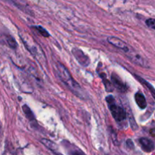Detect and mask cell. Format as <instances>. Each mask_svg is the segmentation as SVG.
<instances>
[{
    "label": "cell",
    "instance_id": "6da1fadb",
    "mask_svg": "<svg viewBox=\"0 0 155 155\" xmlns=\"http://www.w3.org/2000/svg\"><path fill=\"white\" fill-rule=\"evenodd\" d=\"M56 70L61 80L71 89V92H74L76 95L80 96V98H84V92L82 89L81 86L73 78L68 68L60 62H57Z\"/></svg>",
    "mask_w": 155,
    "mask_h": 155
},
{
    "label": "cell",
    "instance_id": "7a4b0ae2",
    "mask_svg": "<svg viewBox=\"0 0 155 155\" xmlns=\"http://www.w3.org/2000/svg\"><path fill=\"white\" fill-rule=\"evenodd\" d=\"M106 101L114 119L117 123L124 122L127 118V112L122 105L117 101L113 95L106 97Z\"/></svg>",
    "mask_w": 155,
    "mask_h": 155
},
{
    "label": "cell",
    "instance_id": "3957f363",
    "mask_svg": "<svg viewBox=\"0 0 155 155\" xmlns=\"http://www.w3.org/2000/svg\"><path fill=\"white\" fill-rule=\"evenodd\" d=\"M126 54H127V56L128 57V58L132 62L136 64V65H139V66L142 67V68H148V66H149L148 61L141 54H139V53L135 51L134 50L130 49Z\"/></svg>",
    "mask_w": 155,
    "mask_h": 155
},
{
    "label": "cell",
    "instance_id": "277c9868",
    "mask_svg": "<svg viewBox=\"0 0 155 155\" xmlns=\"http://www.w3.org/2000/svg\"><path fill=\"white\" fill-rule=\"evenodd\" d=\"M72 53L74 54V58L77 60L80 64H81L83 67L89 66L90 61H89V57L82 51L81 49L77 48H74L72 49Z\"/></svg>",
    "mask_w": 155,
    "mask_h": 155
},
{
    "label": "cell",
    "instance_id": "5b68a950",
    "mask_svg": "<svg viewBox=\"0 0 155 155\" xmlns=\"http://www.w3.org/2000/svg\"><path fill=\"white\" fill-rule=\"evenodd\" d=\"M107 42L111 44V45H113L114 46L124 51L125 53H127L130 50V48L126 42H124V41L121 40L119 38L115 37V36H110V37L107 38Z\"/></svg>",
    "mask_w": 155,
    "mask_h": 155
},
{
    "label": "cell",
    "instance_id": "8992f818",
    "mask_svg": "<svg viewBox=\"0 0 155 155\" xmlns=\"http://www.w3.org/2000/svg\"><path fill=\"white\" fill-rule=\"evenodd\" d=\"M111 82L113 83V86L120 92H125L127 89V86H125L123 80L120 78L119 76L117 75L114 73L111 74Z\"/></svg>",
    "mask_w": 155,
    "mask_h": 155
},
{
    "label": "cell",
    "instance_id": "52a82bcc",
    "mask_svg": "<svg viewBox=\"0 0 155 155\" xmlns=\"http://www.w3.org/2000/svg\"><path fill=\"white\" fill-rule=\"evenodd\" d=\"M139 143L142 148L145 152H151L154 148V145L152 141L147 138H141L139 139Z\"/></svg>",
    "mask_w": 155,
    "mask_h": 155
},
{
    "label": "cell",
    "instance_id": "ba28073f",
    "mask_svg": "<svg viewBox=\"0 0 155 155\" xmlns=\"http://www.w3.org/2000/svg\"><path fill=\"white\" fill-rule=\"evenodd\" d=\"M41 142H42V143L43 144V145H45L47 148H48L50 151H52L54 154L62 155L60 153V151H59V149H58V148L57 145H56V144H54V142H51V141L48 140V139H42Z\"/></svg>",
    "mask_w": 155,
    "mask_h": 155
},
{
    "label": "cell",
    "instance_id": "9c48e42d",
    "mask_svg": "<svg viewBox=\"0 0 155 155\" xmlns=\"http://www.w3.org/2000/svg\"><path fill=\"white\" fill-rule=\"evenodd\" d=\"M135 100L137 104V105L140 107L141 109H145L147 107V101L145 99V97L144 96L143 94L140 92H136L135 95Z\"/></svg>",
    "mask_w": 155,
    "mask_h": 155
},
{
    "label": "cell",
    "instance_id": "30bf717a",
    "mask_svg": "<svg viewBox=\"0 0 155 155\" xmlns=\"http://www.w3.org/2000/svg\"><path fill=\"white\" fill-rule=\"evenodd\" d=\"M22 109L23 110H24V113H25L27 117L30 120H35L34 115H33V113L32 112V110H30V108L28 107V106L24 104V105L22 107Z\"/></svg>",
    "mask_w": 155,
    "mask_h": 155
},
{
    "label": "cell",
    "instance_id": "8fae6325",
    "mask_svg": "<svg viewBox=\"0 0 155 155\" xmlns=\"http://www.w3.org/2000/svg\"><path fill=\"white\" fill-rule=\"evenodd\" d=\"M70 145V148H71V149L69 150L70 154L71 155H86L83 151L79 149V148H77V147L74 146L73 145Z\"/></svg>",
    "mask_w": 155,
    "mask_h": 155
},
{
    "label": "cell",
    "instance_id": "7c38bea8",
    "mask_svg": "<svg viewBox=\"0 0 155 155\" xmlns=\"http://www.w3.org/2000/svg\"><path fill=\"white\" fill-rule=\"evenodd\" d=\"M100 77H101V79H102L103 83H104V86H105V88H106V89H107V92H111V90H112V89H113V87H112L111 83H110V82H109L108 80H107V78H106V75H105V74H100Z\"/></svg>",
    "mask_w": 155,
    "mask_h": 155
},
{
    "label": "cell",
    "instance_id": "4fadbf2b",
    "mask_svg": "<svg viewBox=\"0 0 155 155\" xmlns=\"http://www.w3.org/2000/svg\"><path fill=\"white\" fill-rule=\"evenodd\" d=\"M136 78H137V80H139V81L141 82V83H143V84L145 85V86H146V87L148 88V89H149V90H150V92H151V93L152 94V95H153V96H154V98H155V90H154V88H153L152 86H151V84H149V83H148V82H147V81H145V80H143V79H142V78H141V77H138V76H136Z\"/></svg>",
    "mask_w": 155,
    "mask_h": 155
},
{
    "label": "cell",
    "instance_id": "5bb4252c",
    "mask_svg": "<svg viewBox=\"0 0 155 155\" xmlns=\"http://www.w3.org/2000/svg\"><path fill=\"white\" fill-rule=\"evenodd\" d=\"M35 28H36V30H37V31L39 32V33H40L42 36H44V37H48V36H50V34L48 33V32L45 29H44L43 27H41V26H36V27H35Z\"/></svg>",
    "mask_w": 155,
    "mask_h": 155
},
{
    "label": "cell",
    "instance_id": "9a60e30c",
    "mask_svg": "<svg viewBox=\"0 0 155 155\" xmlns=\"http://www.w3.org/2000/svg\"><path fill=\"white\" fill-rule=\"evenodd\" d=\"M6 39H7L8 44V45L11 47V48H14V49L16 48V47L18 46V45H17V42L16 41H15V39H14L12 36H8L7 38H6Z\"/></svg>",
    "mask_w": 155,
    "mask_h": 155
},
{
    "label": "cell",
    "instance_id": "2e32d148",
    "mask_svg": "<svg viewBox=\"0 0 155 155\" xmlns=\"http://www.w3.org/2000/svg\"><path fill=\"white\" fill-rule=\"evenodd\" d=\"M146 23V25L148 26L150 28L155 30V19L154 18H148V20H146L145 21Z\"/></svg>",
    "mask_w": 155,
    "mask_h": 155
}]
</instances>
